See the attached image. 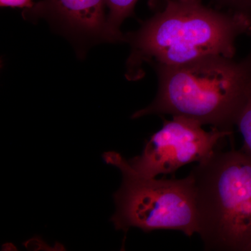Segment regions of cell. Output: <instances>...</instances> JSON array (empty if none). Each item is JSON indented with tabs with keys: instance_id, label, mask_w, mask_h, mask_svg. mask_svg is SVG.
<instances>
[{
	"instance_id": "obj_2",
	"label": "cell",
	"mask_w": 251,
	"mask_h": 251,
	"mask_svg": "<svg viewBox=\"0 0 251 251\" xmlns=\"http://www.w3.org/2000/svg\"><path fill=\"white\" fill-rule=\"evenodd\" d=\"M154 69L158 81L156 97L132 119L170 115L233 132L251 95V51L239 61L211 54L181 65Z\"/></svg>"
},
{
	"instance_id": "obj_1",
	"label": "cell",
	"mask_w": 251,
	"mask_h": 251,
	"mask_svg": "<svg viewBox=\"0 0 251 251\" xmlns=\"http://www.w3.org/2000/svg\"><path fill=\"white\" fill-rule=\"evenodd\" d=\"M249 32L244 18L206 6L203 0H166L138 30L125 35L131 48L127 77L142 76L144 63L173 67L211 54L234 58L238 37Z\"/></svg>"
},
{
	"instance_id": "obj_8",
	"label": "cell",
	"mask_w": 251,
	"mask_h": 251,
	"mask_svg": "<svg viewBox=\"0 0 251 251\" xmlns=\"http://www.w3.org/2000/svg\"><path fill=\"white\" fill-rule=\"evenodd\" d=\"M236 126L244 140L242 150L251 156V95L238 117Z\"/></svg>"
},
{
	"instance_id": "obj_4",
	"label": "cell",
	"mask_w": 251,
	"mask_h": 251,
	"mask_svg": "<svg viewBox=\"0 0 251 251\" xmlns=\"http://www.w3.org/2000/svg\"><path fill=\"white\" fill-rule=\"evenodd\" d=\"M105 163L121 171V186L114 194L116 211L110 221L115 229L145 232L170 229L188 237L198 233L194 186L191 175L184 179H156L138 174L120 153H103Z\"/></svg>"
},
{
	"instance_id": "obj_7",
	"label": "cell",
	"mask_w": 251,
	"mask_h": 251,
	"mask_svg": "<svg viewBox=\"0 0 251 251\" xmlns=\"http://www.w3.org/2000/svg\"><path fill=\"white\" fill-rule=\"evenodd\" d=\"M216 9L226 11L246 20L250 26L251 36V0H208Z\"/></svg>"
},
{
	"instance_id": "obj_3",
	"label": "cell",
	"mask_w": 251,
	"mask_h": 251,
	"mask_svg": "<svg viewBox=\"0 0 251 251\" xmlns=\"http://www.w3.org/2000/svg\"><path fill=\"white\" fill-rule=\"evenodd\" d=\"M189 175L205 250L244 251L251 240V156L217 148Z\"/></svg>"
},
{
	"instance_id": "obj_9",
	"label": "cell",
	"mask_w": 251,
	"mask_h": 251,
	"mask_svg": "<svg viewBox=\"0 0 251 251\" xmlns=\"http://www.w3.org/2000/svg\"><path fill=\"white\" fill-rule=\"evenodd\" d=\"M1 7H18L28 9L34 5L32 0H0Z\"/></svg>"
},
{
	"instance_id": "obj_5",
	"label": "cell",
	"mask_w": 251,
	"mask_h": 251,
	"mask_svg": "<svg viewBox=\"0 0 251 251\" xmlns=\"http://www.w3.org/2000/svg\"><path fill=\"white\" fill-rule=\"evenodd\" d=\"M232 133L216 128L206 131L194 120L174 116L163 120V126L146 142L141 154L128 161L146 177L174 174L181 167L205 160Z\"/></svg>"
},
{
	"instance_id": "obj_6",
	"label": "cell",
	"mask_w": 251,
	"mask_h": 251,
	"mask_svg": "<svg viewBox=\"0 0 251 251\" xmlns=\"http://www.w3.org/2000/svg\"><path fill=\"white\" fill-rule=\"evenodd\" d=\"M106 5V0H42L28 11L62 23L69 30L105 39Z\"/></svg>"
},
{
	"instance_id": "obj_10",
	"label": "cell",
	"mask_w": 251,
	"mask_h": 251,
	"mask_svg": "<svg viewBox=\"0 0 251 251\" xmlns=\"http://www.w3.org/2000/svg\"><path fill=\"white\" fill-rule=\"evenodd\" d=\"M244 251H251V242L247 244V247H245Z\"/></svg>"
}]
</instances>
